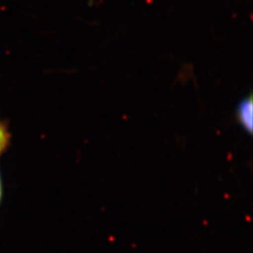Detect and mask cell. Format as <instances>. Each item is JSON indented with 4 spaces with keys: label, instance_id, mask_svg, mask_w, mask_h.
Wrapping results in <instances>:
<instances>
[{
    "label": "cell",
    "instance_id": "1",
    "mask_svg": "<svg viewBox=\"0 0 253 253\" xmlns=\"http://www.w3.org/2000/svg\"><path fill=\"white\" fill-rule=\"evenodd\" d=\"M236 118L239 125L244 128L249 134L253 133V102L252 94L241 100L236 109Z\"/></svg>",
    "mask_w": 253,
    "mask_h": 253
},
{
    "label": "cell",
    "instance_id": "2",
    "mask_svg": "<svg viewBox=\"0 0 253 253\" xmlns=\"http://www.w3.org/2000/svg\"><path fill=\"white\" fill-rule=\"evenodd\" d=\"M9 139H10V135H9L8 127L4 123V121L1 120L0 118V156L8 147Z\"/></svg>",
    "mask_w": 253,
    "mask_h": 253
},
{
    "label": "cell",
    "instance_id": "3",
    "mask_svg": "<svg viewBox=\"0 0 253 253\" xmlns=\"http://www.w3.org/2000/svg\"><path fill=\"white\" fill-rule=\"evenodd\" d=\"M0 195H1V185H0Z\"/></svg>",
    "mask_w": 253,
    "mask_h": 253
}]
</instances>
